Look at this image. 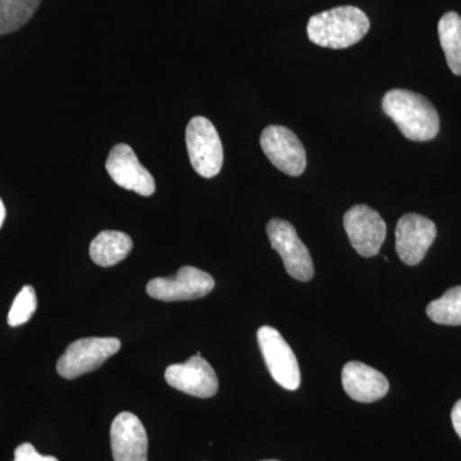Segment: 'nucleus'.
<instances>
[{"mask_svg":"<svg viewBox=\"0 0 461 461\" xmlns=\"http://www.w3.org/2000/svg\"><path fill=\"white\" fill-rule=\"evenodd\" d=\"M382 109L409 140L429 141L439 131V115L420 94L402 89L387 91Z\"/></svg>","mask_w":461,"mask_h":461,"instance_id":"1","label":"nucleus"},{"mask_svg":"<svg viewBox=\"0 0 461 461\" xmlns=\"http://www.w3.org/2000/svg\"><path fill=\"white\" fill-rule=\"evenodd\" d=\"M371 23L362 9L344 5L314 14L306 32L309 41L321 48L346 50L362 41Z\"/></svg>","mask_w":461,"mask_h":461,"instance_id":"2","label":"nucleus"},{"mask_svg":"<svg viewBox=\"0 0 461 461\" xmlns=\"http://www.w3.org/2000/svg\"><path fill=\"white\" fill-rule=\"evenodd\" d=\"M186 147L191 166L204 178L215 177L223 166V147L213 123L194 117L187 124Z\"/></svg>","mask_w":461,"mask_h":461,"instance_id":"3","label":"nucleus"},{"mask_svg":"<svg viewBox=\"0 0 461 461\" xmlns=\"http://www.w3.org/2000/svg\"><path fill=\"white\" fill-rule=\"evenodd\" d=\"M121 341L115 338H86L72 342L57 363L60 377L75 379L96 371L117 354Z\"/></svg>","mask_w":461,"mask_h":461,"instance_id":"4","label":"nucleus"},{"mask_svg":"<svg viewBox=\"0 0 461 461\" xmlns=\"http://www.w3.org/2000/svg\"><path fill=\"white\" fill-rule=\"evenodd\" d=\"M267 235L272 248L280 254L285 269L291 277L300 282H308L313 278L314 264L311 253L293 224L275 218L267 224Z\"/></svg>","mask_w":461,"mask_h":461,"instance_id":"5","label":"nucleus"},{"mask_svg":"<svg viewBox=\"0 0 461 461\" xmlns=\"http://www.w3.org/2000/svg\"><path fill=\"white\" fill-rule=\"evenodd\" d=\"M258 344L273 379L288 391L297 390L302 382L299 363L293 348L281 333L273 327H260L258 330Z\"/></svg>","mask_w":461,"mask_h":461,"instance_id":"6","label":"nucleus"},{"mask_svg":"<svg viewBox=\"0 0 461 461\" xmlns=\"http://www.w3.org/2000/svg\"><path fill=\"white\" fill-rule=\"evenodd\" d=\"M215 286L209 273L185 266L173 277L154 278L147 286L148 295L160 302H186L202 299Z\"/></svg>","mask_w":461,"mask_h":461,"instance_id":"7","label":"nucleus"},{"mask_svg":"<svg viewBox=\"0 0 461 461\" xmlns=\"http://www.w3.org/2000/svg\"><path fill=\"white\" fill-rule=\"evenodd\" d=\"M346 233L359 256H377L386 240L387 226L384 218L368 205H355L344 217Z\"/></svg>","mask_w":461,"mask_h":461,"instance_id":"8","label":"nucleus"},{"mask_svg":"<svg viewBox=\"0 0 461 461\" xmlns=\"http://www.w3.org/2000/svg\"><path fill=\"white\" fill-rule=\"evenodd\" d=\"M260 147L272 165L281 172L297 177L305 171V149L295 133L287 127L272 124L264 129Z\"/></svg>","mask_w":461,"mask_h":461,"instance_id":"9","label":"nucleus"},{"mask_svg":"<svg viewBox=\"0 0 461 461\" xmlns=\"http://www.w3.org/2000/svg\"><path fill=\"white\" fill-rule=\"evenodd\" d=\"M105 168L112 180L122 189L133 191L142 196H151L156 193L153 176L139 162L130 145H115L109 153Z\"/></svg>","mask_w":461,"mask_h":461,"instance_id":"10","label":"nucleus"},{"mask_svg":"<svg viewBox=\"0 0 461 461\" xmlns=\"http://www.w3.org/2000/svg\"><path fill=\"white\" fill-rule=\"evenodd\" d=\"M165 377L169 386L200 399L213 397L218 391V378L213 366L200 353L191 357L186 363L169 366Z\"/></svg>","mask_w":461,"mask_h":461,"instance_id":"11","label":"nucleus"},{"mask_svg":"<svg viewBox=\"0 0 461 461\" xmlns=\"http://www.w3.org/2000/svg\"><path fill=\"white\" fill-rule=\"evenodd\" d=\"M437 235L436 224L423 215L409 213L396 226V251L402 263L417 266L426 257Z\"/></svg>","mask_w":461,"mask_h":461,"instance_id":"12","label":"nucleus"},{"mask_svg":"<svg viewBox=\"0 0 461 461\" xmlns=\"http://www.w3.org/2000/svg\"><path fill=\"white\" fill-rule=\"evenodd\" d=\"M148 433L141 420L129 411L121 412L111 426L114 461H148Z\"/></svg>","mask_w":461,"mask_h":461,"instance_id":"13","label":"nucleus"},{"mask_svg":"<svg viewBox=\"0 0 461 461\" xmlns=\"http://www.w3.org/2000/svg\"><path fill=\"white\" fill-rule=\"evenodd\" d=\"M345 393L357 402H375L387 395L386 375L360 362H348L342 369Z\"/></svg>","mask_w":461,"mask_h":461,"instance_id":"14","label":"nucleus"},{"mask_svg":"<svg viewBox=\"0 0 461 461\" xmlns=\"http://www.w3.org/2000/svg\"><path fill=\"white\" fill-rule=\"evenodd\" d=\"M133 242L126 233L103 230L90 244V257L100 267H113L131 253Z\"/></svg>","mask_w":461,"mask_h":461,"instance_id":"15","label":"nucleus"},{"mask_svg":"<svg viewBox=\"0 0 461 461\" xmlns=\"http://www.w3.org/2000/svg\"><path fill=\"white\" fill-rule=\"evenodd\" d=\"M438 36L446 60L454 75L461 76V17L448 12L438 23Z\"/></svg>","mask_w":461,"mask_h":461,"instance_id":"16","label":"nucleus"},{"mask_svg":"<svg viewBox=\"0 0 461 461\" xmlns=\"http://www.w3.org/2000/svg\"><path fill=\"white\" fill-rule=\"evenodd\" d=\"M41 0H0V35L26 25L38 11Z\"/></svg>","mask_w":461,"mask_h":461,"instance_id":"17","label":"nucleus"},{"mask_svg":"<svg viewBox=\"0 0 461 461\" xmlns=\"http://www.w3.org/2000/svg\"><path fill=\"white\" fill-rule=\"evenodd\" d=\"M430 321L444 326H461V286L451 287L427 306Z\"/></svg>","mask_w":461,"mask_h":461,"instance_id":"18","label":"nucleus"},{"mask_svg":"<svg viewBox=\"0 0 461 461\" xmlns=\"http://www.w3.org/2000/svg\"><path fill=\"white\" fill-rule=\"evenodd\" d=\"M38 308V297L32 286H25L14 299L8 313V324L11 327L27 323Z\"/></svg>","mask_w":461,"mask_h":461,"instance_id":"19","label":"nucleus"},{"mask_svg":"<svg viewBox=\"0 0 461 461\" xmlns=\"http://www.w3.org/2000/svg\"><path fill=\"white\" fill-rule=\"evenodd\" d=\"M14 461H59L54 456H44L35 450L32 444H23L18 446L14 451Z\"/></svg>","mask_w":461,"mask_h":461,"instance_id":"20","label":"nucleus"},{"mask_svg":"<svg viewBox=\"0 0 461 461\" xmlns=\"http://www.w3.org/2000/svg\"><path fill=\"white\" fill-rule=\"evenodd\" d=\"M451 420H453L455 432H456L457 436L461 438V399L455 403L453 411H451Z\"/></svg>","mask_w":461,"mask_h":461,"instance_id":"21","label":"nucleus"},{"mask_svg":"<svg viewBox=\"0 0 461 461\" xmlns=\"http://www.w3.org/2000/svg\"><path fill=\"white\" fill-rule=\"evenodd\" d=\"M5 220V206L3 204L2 199H0V229H2L3 223Z\"/></svg>","mask_w":461,"mask_h":461,"instance_id":"22","label":"nucleus"},{"mask_svg":"<svg viewBox=\"0 0 461 461\" xmlns=\"http://www.w3.org/2000/svg\"><path fill=\"white\" fill-rule=\"evenodd\" d=\"M262 461H278V460H262Z\"/></svg>","mask_w":461,"mask_h":461,"instance_id":"23","label":"nucleus"}]
</instances>
